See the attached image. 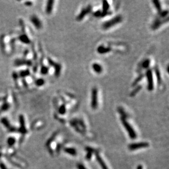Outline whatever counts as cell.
Wrapping results in <instances>:
<instances>
[{
    "mask_svg": "<svg viewBox=\"0 0 169 169\" xmlns=\"http://www.w3.org/2000/svg\"><path fill=\"white\" fill-rule=\"evenodd\" d=\"M16 64L17 65H22V64H26V65H29L30 64H31L29 61H25V60H18L17 61V62H15Z\"/></svg>",
    "mask_w": 169,
    "mask_h": 169,
    "instance_id": "24",
    "label": "cell"
},
{
    "mask_svg": "<svg viewBox=\"0 0 169 169\" xmlns=\"http://www.w3.org/2000/svg\"><path fill=\"white\" fill-rule=\"evenodd\" d=\"M96 158L97 161H98L99 164L100 165V166L102 169H108V168H107L106 164L104 162L103 159H102V158L100 157L99 154H96Z\"/></svg>",
    "mask_w": 169,
    "mask_h": 169,
    "instance_id": "13",
    "label": "cell"
},
{
    "mask_svg": "<svg viewBox=\"0 0 169 169\" xmlns=\"http://www.w3.org/2000/svg\"><path fill=\"white\" fill-rule=\"evenodd\" d=\"M31 21L37 29H40L42 27V24L39 19L36 15H32L31 17Z\"/></svg>",
    "mask_w": 169,
    "mask_h": 169,
    "instance_id": "7",
    "label": "cell"
},
{
    "mask_svg": "<svg viewBox=\"0 0 169 169\" xmlns=\"http://www.w3.org/2000/svg\"><path fill=\"white\" fill-rule=\"evenodd\" d=\"M165 20H161L160 19H156L155 20H154L153 23L152 25V28L153 30L157 29L163 23H165Z\"/></svg>",
    "mask_w": 169,
    "mask_h": 169,
    "instance_id": "11",
    "label": "cell"
},
{
    "mask_svg": "<svg viewBox=\"0 0 169 169\" xmlns=\"http://www.w3.org/2000/svg\"><path fill=\"white\" fill-rule=\"evenodd\" d=\"M149 147V143L146 142H141L134 143L129 145L128 146V148L129 150H137L140 148H146Z\"/></svg>",
    "mask_w": 169,
    "mask_h": 169,
    "instance_id": "5",
    "label": "cell"
},
{
    "mask_svg": "<svg viewBox=\"0 0 169 169\" xmlns=\"http://www.w3.org/2000/svg\"><path fill=\"white\" fill-rule=\"evenodd\" d=\"M48 61H49V64L54 66L55 69V75H56L57 77L59 76V75L60 74V72H61V66L60 64H57V63H55L53 61V60H52L51 59H48Z\"/></svg>",
    "mask_w": 169,
    "mask_h": 169,
    "instance_id": "9",
    "label": "cell"
},
{
    "mask_svg": "<svg viewBox=\"0 0 169 169\" xmlns=\"http://www.w3.org/2000/svg\"><path fill=\"white\" fill-rule=\"evenodd\" d=\"M91 10H92V7L90 5L87 6L85 8H83L82 10L80 11V13L79 14V15L77 17V20L78 21H80L84 19V18L85 17L86 15H88V14L90 13L91 12Z\"/></svg>",
    "mask_w": 169,
    "mask_h": 169,
    "instance_id": "6",
    "label": "cell"
},
{
    "mask_svg": "<svg viewBox=\"0 0 169 169\" xmlns=\"http://www.w3.org/2000/svg\"><path fill=\"white\" fill-rule=\"evenodd\" d=\"M98 91L97 88H94L91 91V107L93 109H95L98 106Z\"/></svg>",
    "mask_w": 169,
    "mask_h": 169,
    "instance_id": "4",
    "label": "cell"
},
{
    "mask_svg": "<svg viewBox=\"0 0 169 169\" xmlns=\"http://www.w3.org/2000/svg\"><path fill=\"white\" fill-rule=\"evenodd\" d=\"M48 71H49V69H48L47 66H43L41 70V73H42V74L43 75L47 74V73L48 72Z\"/></svg>",
    "mask_w": 169,
    "mask_h": 169,
    "instance_id": "25",
    "label": "cell"
},
{
    "mask_svg": "<svg viewBox=\"0 0 169 169\" xmlns=\"http://www.w3.org/2000/svg\"><path fill=\"white\" fill-rule=\"evenodd\" d=\"M92 153H91L88 152V153L87 154V155L85 156V158L87 159L88 160H90L91 159V157H92Z\"/></svg>",
    "mask_w": 169,
    "mask_h": 169,
    "instance_id": "30",
    "label": "cell"
},
{
    "mask_svg": "<svg viewBox=\"0 0 169 169\" xmlns=\"http://www.w3.org/2000/svg\"><path fill=\"white\" fill-rule=\"evenodd\" d=\"M85 150H87L88 152L91 153H96L97 151L96 150H95V149L91 148V147H85Z\"/></svg>",
    "mask_w": 169,
    "mask_h": 169,
    "instance_id": "27",
    "label": "cell"
},
{
    "mask_svg": "<svg viewBox=\"0 0 169 169\" xmlns=\"http://www.w3.org/2000/svg\"><path fill=\"white\" fill-rule=\"evenodd\" d=\"M77 167L78 169H87L82 164H77Z\"/></svg>",
    "mask_w": 169,
    "mask_h": 169,
    "instance_id": "32",
    "label": "cell"
},
{
    "mask_svg": "<svg viewBox=\"0 0 169 169\" xmlns=\"http://www.w3.org/2000/svg\"><path fill=\"white\" fill-rule=\"evenodd\" d=\"M112 49L109 47H105L103 46V45H101V46H99L98 48H97V52L99 54H105L110 52Z\"/></svg>",
    "mask_w": 169,
    "mask_h": 169,
    "instance_id": "8",
    "label": "cell"
},
{
    "mask_svg": "<svg viewBox=\"0 0 169 169\" xmlns=\"http://www.w3.org/2000/svg\"><path fill=\"white\" fill-rule=\"evenodd\" d=\"M146 77L147 80V89L149 91H152L154 89V80L153 72L151 70H148L146 72Z\"/></svg>",
    "mask_w": 169,
    "mask_h": 169,
    "instance_id": "3",
    "label": "cell"
},
{
    "mask_svg": "<svg viewBox=\"0 0 169 169\" xmlns=\"http://www.w3.org/2000/svg\"><path fill=\"white\" fill-rule=\"evenodd\" d=\"M143 169V167L141 165H138L137 167V169Z\"/></svg>",
    "mask_w": 169,
    "mask_h": 169,
    "instance_id": "34",
    "label": "cell"
},
{
    "mask_svg": "<svg viewBox=\"0 0 169 169\" xmlns=\"http://www.w3.org/2000/svg\"><path fill=\"white\" fill-rule=\"evenodd\" d=\"M19 40L22 42L23 43H24L26 44H28L30 43V39L28 38V37L26 35H21L19 36Z\"/></svg>",
    "mask_w": 169,
    "mask_h": 169,
    "instance_id": "15",
    "label": "cell"
},
{
    "mask_svg": "<svg viewBox=\"0 0 169 169\" xmlns=\"http://www.w3.org/2000/svg\"><path fill=\"white\" fill-rule=\"evenodd\" d=\"M32 5V2L28 1V2H25V5H26V6H31Z\"/></svg>",
    "mask_w": 169,
    "mask_h": 169,
    "instance_id": "33",
    "label": "cell"
},
{
    "mask_svg": "<svg viewBox=\"0 0 169 169\" xmlns=\"http://www.w3.org/2000/svg\"><path fill=\"white\" fill-rule=\"evenodd\" d=\"M54 3V1H52V0H49V1H48L47 2L46 7V14H50L52 13V12L53 11V9Z\"/></svg>",
    "mask_w": 169,
    "mask_h": 169,
    "instance_id": "10",
    "label": "cell"
},
{
    "mask_svg": "<svg viewBox=\"0 0 169 169\" xmlns=\"http://www.w3.org/2000/svg\"><path fill=\"white\" fill-rule=\"evenodd\" d=\"M64 150L67 154H69L70 155L75 156L77 155V150L74 148H71V147H66L64 148Z\"/></svg>",
    "mask_w": 169,
    "mask_h": 169,
    "instance_id": "14",
    "label": "cell"
},
{
    "mask_svg": "<svg viewBox=\"0 0 169 169\" xmlns=\"http://www.w3.org/2000/svg\"><path fill=\"white\" fill-rule=\"evenodd\" d=\"M44 83H45L44 80H43V79H42V78L38 79V80H36V82H35V84H36L37 86H39V87L43 85Z\"/></svg>",
    "mask_w": 169,
    "mask_h": 169,
    "instance_id": "23",
    "label": "cell"
},
{
    "mask_svg": "<svg viewBox=\"0 0 169 169\" xmlns=\"http://www.w3.org/2000/svg\"><path fill=\"white\" fill-rule=\"evenodd\" d=\"M143 77H144V75H140L139 76L137 77V78L135 79V80H134V82H133V83L132 84V87H134V86H136L137 84L139 83L141 80H142L143 78Z\"/></svg>",
    "mask_w": 169,
    "mask_h": 169,
    "instance_id": "19",
    "label": "cell"
},
{
    "mask_svg": "<svg viewBox=\"0 0 169 169\" xmlns=\"http://www.w3.org/2000/svg\"><path fill=\"white\" fill-rule=\"evenodd\" d=\"M92 69L96 73L100 74L103 71V68L100 64L98 63H94L92 65Z\"/></svg>",
    "mask_w": 169,
    "mask_h": 169,
    "instance_id": "12",
    "label": "cell"
},
{
    "mask_svg": "<svg viewBox=\"0 0 169 169\" xmlns=\"http://www.w3.org/2000/svg\"><path fill=\"white\" fill-rule=\"evenodd\" d=\"M2 100V99L1 98H0V101H1Z\"/></svg>",
    "mask_w": 169,
    "mask_h": 169,
    "instance_id": "35",
    "label": "cell"
},
{
    "mask_svg": "<svg viewBox=\"0 0 169 169\" xmlns=\"http://www.w3.org/2000/svg\"><path fill=\"white\" fill-rule=\"evenodd\" d=\"M123 18L121 15H117L113 18L109 20L106 21L105 23H104L102 25V28L104 30H107L112 28L113 26L116 25L117 24H119L120 23L122 22Z\"/></svg>",
    "mask_w": 169,
    "mask_h": 169,
    "instance_id": "1",
    "label": "cell"
},
{
    "mask_svg": "<svg viewBox=\"0 0 169 169\" xmlns=\"http://www.w3.org/2000/svg\"><path fill=\"white\" fill-rule=\"evenodd\" d=\"M150 64V60L149 59H147L142 62L141 64V66L143 69H148Z\"/></svg>",
    "mask_w": 169,
    "mask_h": 169,
    "instance_id": "18",
    "label": "cell"
},
{
    "mask_svg": "<svg viewBox=\"0 0 169 169\" xmlns=\"http://www.w3.org/2000/svg\"><path fill=\"white\" fill-rule=\"evenodd\" d=\"M102 15V12L101 10H97L96 12H95L94 13V15L95 17H101Z\"/></svg>",
    "mask_w": 169,
    "mask_h": 169,
    "instance_id": "29",
    "label": "cell"
},
{
    "mask_svg": "<svg viewBox=\"0 0 169 169\" xmlns=\"http://www.w3.org/2000/svg\"><path fill=\"white\" fill-rule=\"evenodd\" d=\"M118 112H119V113L120 114H122L121 117L127 118V114H126V113L124 111V109L122 107L118 108Z\"/></svg>",
    "mask_w": 169,
    "mask_h": 169,
    "instance_id": "22",
    "label": "cell"
},
{
    "mask_svg": "<svg viewBox=\"0 0 169 169\" xmlns=\"http://www.w3.org/2000/svg\"><path fill=\"white\" fill-rule=\"evenodd\" d=\"M8 142L9 145H13L14 143V142H15V140L13 138H10L8 140Z\"/></svg>",
    "mask_w": 169,
    "mask_h": 169,
    "instance_id": "31",
    "label": "cell"
},
{
    "mask_svg": "<svg viewBox=\"0 0 169 169\" xmlns=\"http://www.w3.org/2000/svg\"><path fill=\"white\" fill-rule=\"evenodd\" d=\"M153 3L154 7H155V8L157 9L158 12L159 13V14L160 13L162 10H161V6L160 4V2L158 0H154V1H153Z\"/></svg>",
    "mask_w": 169,
    "mask_h": 169,
    "instance_id": "16",
    "label": "cell"
},
{
    "mask_svg": "<svg viewBox=\"0 0 169 169\" xmlns=\"http://www.w3.org/2000/svg\"><path fill=\"white\" fill-rule=\"evenodd\" d=\"M142 89V86L141 85H138L137 87L135 88V89L131 91V93H130V96H134L136 94H137L138 92H139L140 90Z\"/></svg>",
    "mask_w": 169,
    "mask_h": 169,
    "instance_id": "20",
    "label": "cell"
},
{
    "mask_svg": "<svg viewBox=\"0 0 169 169\" xmlns=\"http://www.w3.org/2000/svg\"><path fill=\"white\" fill-rule=\"evenodd\" d=\"M66 112V107L65 104H63L59 108V113L60 114L64 115Z\"/></svg>",
    "mask_w": 169,
    "mask_h": 169,
    "instance_id": "21",
    "label": "cell"
},
{
    "mask_svg": "<svg viewBox=\"0 0 169 169\" xmlns=\"http://www.w3.org/2000/svg\"><path fill=\"white\" fill-rule=\"evenodd\" d=\"M168 13H169L168 10H163V11H161L160 13L159 14L161 17L165 18L166 16L168 15Z\"/></svg>",
    "mask_w": 169,
    "mask_h": 169,
    "instance_id": "26",
    "label": "cell"
},
{
    "mask_svg": "<svg viewBox=\"0 0 169 169\" xmlns=\"http://www.w3.org/2000/svg\"><path fill=\"white\" fill-rule=\"evenodd\" d=\"M29 73L30 72L28 70H25V71H21V72L20 73V75L21 77H25L29 75Z\"/></svg>",
    "mask_w": 169,
    "mask_h": 169,
    "instance_id": "28",
    "label": "cell"
},
{
    "mask_svg": "<svg viewBox=\"0 0 169 169\" xmlns=\"http://www.w3.org/2000/svg\"><path fill=\"white\" fill-rule=\"evenodd\" d=\"M154 71H155L156 77H157L158 84H160L161 83V82H162V80H161V77L160 72L159 69H158L157 67L155 68V69H154Z\"/></svg>",
    "mask_w": 169,
    "mask_h": 169,
    "instance_id": "17",
    "label": "cell"
},
{
    "mask_svg": "<svg viewBox=\"0 0 169 169\" xmlns=\"http://www.w3.org/2000/svg\"><path fill=\"white\" fill-rule=\"evenodd\" d=\"M120 120H121L122 121V124L123 125V126L125 127V129L127 130V133H128L129 137L131 138V139H135L136 137H137L136 133L135 132V131L134 129H133V128L130 125V124L127 122L126 118L121 117Z\"/></svg>",
    "mask_w": 169,
    "mask_h": 169,
    "instance_id": "2",
    "label": "cell"
}]
</instances>
